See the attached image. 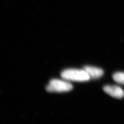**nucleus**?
<instances>
[{"label": "nucleus", "instance_id": "obj_1", "mask_svg": "<svg viewBox=\"0 0 124 124\" xmlns=\"http://www.w3.org/2000/svg\"><path fill=\"white\" fill-rule=\"evenodd\" d=\"M61 76L65 80L76 82H85L91 79L87 73L84 69H66L62 72Z\"/></svg>", "mask_w": 124, "mask_h": 124}, {"label": "nucleus", "instance_id": "obj_2", "mask_svg": "<svg viewBox=\"0 0 124 124\" xmlns=\"http://www.w3.org/2000/svg\"><path fill=\"white\" fill-rule=\"evenodd\" d=\"M72 85L66 81L59 79H52L46 87L49 92H66L72 90Z\"/></svg>", "mask_w": 124, "mask_h": 124}, {"label": "nucleus", "instance_id": "obj_3", "mask_svg": "<svg viewBox=\"0 0 124 124\" xmlns=\"http://www.w3.org/2000/svg\"><path fill=\"white\" fill-rule=\"evenodd\" d=\"M104 92L112 97L121 99L124 97L123 89L116 85H106L103 87Z\"/></svg>", "mask_w": 124, "mask_h": 124}, {"label": "nucleus", "instance_id": "obj_4", "mask_svg": "<svg viewBox=\"0 0 124 124\" xmlns=\"http://www.w3.org/2000/svg\"><path fill=\"white\" fill-rule=\"evenodd\" d=\"M87 74L90 76L91 79H98L103 76L104 72L101 68L93 67V66H85L83 68Z\"/></svg>", "mask_w": 124, "mask_h": 124}, {"label": "nucleus", "instance_id": "obj_5", "mask_svg": "<svg viewBox=\"0 0 124 124\" xmlns=\"http://www.w3.org/2000/svg\"><path fill=\"white\" fill-rule=\"evenodd\" d=\"M113 79L115 82L124 85V72L115 73L113 75Z\"/></svg>", "mask_w": 124, "mask_h": 124}]
</instances>
